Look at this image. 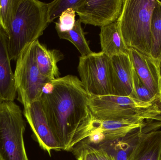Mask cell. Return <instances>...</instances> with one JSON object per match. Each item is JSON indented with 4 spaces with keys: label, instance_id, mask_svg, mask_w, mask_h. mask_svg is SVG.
Here are the masks:
<instances>
[{
    "label": "cell",
    "instance_id": "2e32d148",
    "mask_svg": "<svg viewBox=\"0 0 161 160\" xmlns=\"http://www.w3.org/2000/svg\"><path fill=\"white\" fill-rule=\"evenodd\" d=\"M99 34L101 52L109 57L128 53L126 45L118 30L116 22L100 28Z\"/></svg>",
    "mask_w": 161,
    "mask_h": 160
},
{
    "label": "cell",
    "instance_id": "7c38bea8",
    "mask_svg": "<svg viewBox=\"0 0 161 160\" xmlns=\"http://www.w3.org/2000/svg\"><path fill=\"white\" fill-rule=\"evenodd\" d=\"M113 95L135 98L132 63L128 53L110 57Z\"/></svg>",
    "mask_w": 161,
    "mask_h": 160
},
{
    "label": "cell",
    "instance_id": "7402d4cb",
    "mask_svg": "<svg viewBox=\"0 0 161 160\" xmlns=\"http://www.w3.org/2000/svg\"><path fill=\"white\" fill-rule=\"evenodd\" d=\"M75 22V11L73 8L67 9L59 17L55 23L57 33H63L70 31L74 27Z\"/></svg>",
    "mask_w": 161,
    "mask_h": 160
},
{
    "label": "cell",
    "instance_id": "8fae6325",
    "mask_svg": "<svg viewBox=\"0 0 161 160\" xmlns=\"http://www.w3.org/2000/svg\"><path fill=\"white\" fill-rule=\"evenodd\" d=\"M128 54L137 75L150 92L161 101V63L128 48Z\"/></svg>",
    "mask_w": 161,
    "mask_h": 160
},
{
    "label": "cell",
    "instance_id": "9c48e42d",
    "mask_svg": "<svg viewBox=\"0 0 161 160\" xmlns=\"http://www.w3.org/2000/svg\"><path fill=\"white\" fill-rule=\"evenodd\" d=\"M123 3L124 0H83L75 11L81 23L101 28L116 22Z\"/></svg>",
    "mask_w": 161,
    "mask_h": 160
},
{
    "label": "cell",
    "instance_id": "8992f818",
    "mask_svg": "<svg viewBox=\"0 0 161 160\" xmlns=\"http://www.w3.org/2000/svg\"><path fill=\"white\" fill-rule=\"evenodd\" d=\"M35 42L26 48L16 61L14 73L18 100L24 106L41 100L42 89L51 80L40 72L37 65Z\"/></svg>",
    "mask_w": 161,
    "mask_h": 160
},
{
    "label": "cell",
    "instance_id": "cb8c5ba5",
    "mask_svg": "<svg viewBox=\"0 0 161 160\" xmlns=\"http://www.w3.org/2000/svg\"></svg>",
    "mask_w": 161,
    "mask_h": 160
},
{
    "label": "cell",
    "instance_id": "52a82bcc",
    "mask_svg": "<svg viewBox=\"0 0 161 160\" xmlns=\"http://www.w3.org/2000/svg\"><path fill=\"white\" fill-rule=\"evenodd\" d=\"M78 71L89 96L113 95L110 58L104 53L80 56Z\"/></svg>",
    "mask_w": 161,
    "mask_h": 160
},
{
    "label": "cell",
    "instance_id": "30bf717a",
    "mask_svg": "<svg viewBox=\"0 0 161 160\" xmlns=\"http://www.w3.org/2000/svg\"><path fill=\"white\" fill-rule=\"evenodd\" d=\"M24 115L33 132L34 138L42 148L51 156L52 151H61L48 123L41 100L24 106Z\"/></svg>",
    "mask_w": 161,
    "mask_h": 160
},
{
    "label": "cell",
    "instance_id": "e0dca14e",
    "mask_svg": "<svg viewBox=\"0 0 161 160\" xmlns=\"http://www.w3.org/2000/svg\"><path fill=\"white\" fill-rule=\"evenodd\" d=\"M150 56L161 63V1L156 0L151 21Z\"/></svg>",
    "mask_w": 161,
    "mask_h": 160
},
{
    "label": "cell",
    "instance_id": "44dd1931",
    "mask_svg": "<svg viewBox=\"0 0 161 160\" xmlns=\"http://www.w3.org/2000/svg\"><path fill=\"white\" fill-rule=\"evenodd\" d=\"M83 0H55L49 3L48 10L49 23L59 17L67 9L75 8L82 3Z\"/></svg>",
    "mask_w": 161,
    "mask_h": 160
},
{
    "label": "cell",
    "instance_id": "4fadbf2b",
    "mask_svg": "<svg viewBox=\"0 0 161 160\" xmlns=\"http://www.w3.org/2000/svg\"><path fill=\"white\" fill-rule=\"evenodd\" d=\"M10 61L8 36L0 29V102L14 101L17 95Z\"/></svg>",
    "mask_w": 161,
    "mask_h": 160
},
{
    "label": "cell",
    "instance_id": "ffe728a7",
    "mask_svg": "<svg viewBox=\"0 0 161 160\" xmlns=\"http://www.w3.org/2000/svg\"><path fill=\"white\" fill-rule=\"evenodd\" d=\"M18 2V0H0V29L7 35Z\"/></svg>",
    "mask_w": 161,
    "mask_h": 160
},
{
    "label": "cell",
    "instance_id": "3957f363",
    "mask_svg": "<svg viewBox=\"0 0 161 160\" xmlns=\"http://www.w3.org/2000/svg\"><path fill=\"white\" fill-rule=\"evenodd\" d=\"M156 0H124L116 21L125 44L150 56L151 21Z\"/></svg>",
    "mask_w": 161,
    "mask_h": 160
},
{
    "label": "cell",
    "instance_id": "ac0fdd59",
    "mask_svg": "<svg viewBox=\"0 0 161 160\" xmlns=\"http://www.w3.org/2000/svg\"><path fill=\"white\" fill-rule=\"evenodd\" d=\"M81 23L80 20L78 19L70 31L57 33L59 38L70 41L79 51L81 56H84L91 54L93 52L90 49L85 38Z\"/></svg>",
    "mask_w": 161,
    "mask_h": 160
},
{
    "label": "cell",
    "instance_id": "277c9868",
    "mask_svg": "<svg viewBox=\"0 0 161 160\" xmlns=\"http://www.w3.org/2000/svg\"><path fill=\"white\" fill-rule=\"evenodd\" d=\"M88 108L95 119L111 121L153 120L161 122V110L129 96H90Z\"/></svg>",
    "mask_w": 161,
    "mask_h": 160
},
{
    "label": "cell",
    "instance_id": "9a60e30c",
    "mask_svg": "<svg viewBox=\"0 0 161 160\" xmlns=\"http://www.w3.org/2000/svg\"><path fill=\"white\" fill-rule=\"evenodd\" d=\"M35 44L36 61L42 75L51 80L59 78L57 64L64 59L63 54L58 50L48 49L38 40L35 41Z\"/></svg>",
    "mask_w": 161,
    "mask_h": 160
},
{
    "label": "cell",
    "instance_id": "6da1fadb",
    "mask_svg": "<svg viewBox=\"0 0 161 160\" xmlns=\"http://www.w3.org/2000/svg\"><path fill=\"white\" fill-rule=\"evenodd\" d=\"M52 91L41 101L49 126L62 150L71 151L91 122L89 95L80 80L68 75L51 81Z\"/></svg>",
    "mask_w": 161,
    "mask_h": 160
},
{
    "label": "cell",
    "instance_id": "7a4b0ae2",
    "mask_svg": "<svg viewBox=\"0 0 161 160\" xmlns=\"http://www.w3.org/2000/svg\"><path fill=\"white\" fill-rule=\"evenodd\" d=\"M49 3L38 0H18L8 34L11 60L20 54L43 34L49 23Z\"/></svg>",
    "mask_w": 161,
    "mask_h": 160
},
{
    "label": "cell",
    "instance_id": "603a6c76",
    "mask_svg": "<svg viewBox=\"0 0 161 160\" xmlns=\"http://www.w3.org/2000/svg\"><path fill=\"white\" fill-rule=\"evenodd\" d=\"M160 160H161V159H160Z\"/></svg>",
    "mask_w": 161,
    "mask_h": 160
},
{
    "label": "cell",
    "instance_id": "ba28073f",
    "mask_svg": "<svg viewBox=\"0 0 161 160\" xmlns=\"http://www.w3.org/2000/svg\"><path fill=\"white\" fill-rule=\"evenodd\" d=\"M148 121H111L92 117L75 147L90 146L101 148L124 138L134 130L146 125Z\"/></svg>",
    "mask_w": 161,
    "mask_h": 160
},
{
    "label": "cell",
    "instance_id": "5b68a950",
    "mask_svg": "<svg viewBox=\"0 0 161 160\" xmlns=\"http://www.w3.org/2000/svg\"><path fill=\"white\" fill-rule=\"evenodd\" d=\"M25 125L14 101L0 102V160H29L24 141Z\"/></svg>",
    "mask_w": 161,
    "mask_h": 160
},
{
    "label": "cell",
    "instance_id": "5bb4252c",
    "mask_svg": "<svg viewBox=\"0 0 161 160\" xmlns=\"http://www.w3.org/2000/svg\"><path fill=\"white\" fill-rule=\"evenodd\" d=\"M161 131L143 134L133 148L128 160H160Z\"/></svg>",
    "mask_w": 161,
    "mask_h": 160
},
{
    "label": "cell",
    "instance_id": "d6986e66",
    "mask_svg": "<svg viewBox=\"0 0 161 160\" xmlns=\"http://www.w3.org/2000/svg\"><path fill=\"white\" fill-rule=\"evenodd\" d=\"M78 160H116L113 155L105 149L90 146H80L74 147Z\"/></svg>",
    "mask_w": 161,
    "mask_h": 160
}]
</instances>
